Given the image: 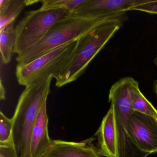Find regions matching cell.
<instances>
[{"mask_svg":"<svg viewBox=\"0 0 157 157\" xmlns=\"http://www.w3.org/2000/svg\"><path fill=\"white\" fill-rule=\"evenodd\" d=\"M128 19L126 13L117 14L79 38L69 61L56 79V86L60 88L78 79Z\"/></svg>","mask_w":157,"mask_h":157,"instance_id":"cell-1","label":"cell"},{"mask_svg":"<svg viewBox=\"0 0 157 157\" xmlns=\"http://www.w3.org/2000/svg\"><path fill=\"white\" fill-rule=\"evenodd\" d=\"M53 77L25 87L18 100L13 117L12 141L17 157H32V130L43 104L47 101Z\"/></svg>","mask_w":157,"mask_h":157,"instance_id":"cell-2","label":"cell"},{"mask_svg":"<svg viewBox=\"0 0 157 157\" xmlns=\"http://www.w3.org/2000/svg\"><path fill=\"white\" fill-rule=\"evenodd\" d=\"M117 14L106 17L84 18L70 13L55 24L40 42L17 56L16 61L20 65L29 64L57 48L79 39Z\"/></svg>","mask_w":157,"mask_h":157,"instance_id":"cell-3","label":"cell"},{"mask_svg":"<svg viewBox=\"0 0 157 157\" xmlns=\"http://www.w3.org/2000/svg\"><path fill=\"white\" fill-rule=\"evenodd\" d=\"M139 86L131 77H125L115 82L110 90L109 101L114 111L117 155V157H147L148 154L140 151L132 142L127 128L128 117L133 112L131 95Z\"/></svg>","mask_w":157,"mask_h":157,"instance_id":"cell-4","label":"cell"},{"mask_svg":"<svg viewBox=\"0 0 157 157\" xmlns=\"http://www.w3.org/2000/svg\"><path fill=\"white\" fill-rule=\"evenodd\" d=\"M78 40L57 48L27 65L18 64L15 73L18 83L26 87L50 77L57 79L73 55Z\"/></svg>","mask_w":157,"mask_h":157,"instance_id":"cell-5","label":"cell"},{"mask_svg":"<svg viewBox=\"0 0 157 157\" xmlns=\"http://www.w3.org/2000/svg\"><path fill=\"white\" fill-rule=\"evenodd\" d=\"M70 13L64 9L40 8L27 12L15 27L13 53L19 56L36 44L55 24Z\"/></svg>","mask_w":157,"mask_h":157,"instance_id":"cell-6","label":"cell"},{"mask_svg":"<svg viewBox=\"0 0 157 157\" xmlns=\"http://www.w3.org/2000/svg\"><path fill=\"white\" fill-rule=\"evenodd\" d=\"M128 135L134 145L146 154L157 152V120L133 111L127 123Z\"/></svg>","mask_w":157,"mask_h":157,"instance_id":"cell-7","label":"cell"},{"mask_svg":"<svg viewBox=\"0 0 157 157\" xmlns=\"http://www.w3.org/2000/svg\"><path fill=\"white\" fill-rule=\"evenodd\" d=\"M152 0H86L71 14L84 18L106 17L130 11Z\"/></svg>","mask_w":157,"mask_h":157,"instance_id":"cell-8","label":"cell"},{"mask_svg":"<svg viewBox=\"0 0 157 157\" xmlns=\"http://www.w3.org/2000/svg\"><path fill=\"white\" fill-rule=\"evenodd\" d=\"M94 137L80 142L52 140L42 157H101L94 146Z\"/></svg>","mask_w":157,"mask_h":157,"instance_id":"cell-9","label":"cell"},{"mask_svg":"<svg viewBox=\"0 0 157 157\" xmlns=\"http://www.w3.org/2000/svg\"><path fill=\"white\" fill-rule=\"evenodd\" d=\"M94 136L97 140L96 147L101 157H117V142L114 111L111 105Z\"/></svg>","mask_w":157,"mask_h":157,"instance_id":"cell-10","label":"cell"},{"mask_svg":"<svg viewBox=\"0 0 157 157\" xmlns=\"http://www.w3.org/2000/svg\"><path fill=\"white\" fill-rule=\"evenodd\" d=\"M47 101L43 104L32 130L31 152L32 157H42L52 142L48 134Z\"/></svg>","mask_w":157,"mask_h":157,"instance_id":"cell-11","label":"cell"},{"mask_svg":"<svg viewBox=\"0 0 157 157\" xmlns=\"http://www.w3.org/2000/svg\"><path fill=\"white\" fill-rule=\"evenodd\" d=\"M38 2H40V1L1 0L0 31L14 22L16 18L25 7Z\"/></svg>","mask_w":157,"mask_h":157,"instance_id":"cell-12","label":"cell"},{"mask_svg":"<svg viewBox=\"0 0 157 157\" xmlns=\"http://www.w3.org/2000/svg\"><path fill=\"white\" fill-rule=\"evenodd\" d=\"M14 25L13 23L0 31V51L4 65L10 63L13 53L16 36Z\"/></svg>","mask_w":157,"mask_h":157,"instance_id":"cell-13","label":"cell"},{"mask_svg":"<svg viewBox=\"0 0 157 157\" xmlns=\"http://www.w3.org/2000/svg\"><path fill=\"white\" fill-rule=\"evenodd\" d=\"M132 107L135 112L151 117L157 120V110L146 98L140 90L136 87L131 95Z\"/></svg>","mask_w":157,"mask_h":157,"instance_id":"cell-14","label":"cell"},{"mask_svg":"<svg viewBox=\"0 0 157 157\" xmlns=\"http://www.w3.org/2000/svg\"><path fill=\"white\" fill-rule=\"evenodd\" d=\"M86 0H44L40 1L43 10L64 9L72 13L77 8L85 2Z\"/></svg>","mask_w":157,"mask_h":157,"instance_id":"cell-15","label":"cell"},{"mask_svg":"<svg viewBox=\"0 0 157 157\" xmlns=\"http://www.w3.org/2000/svg\"><path fill=\"white\" fill-rule=\"evenodd\" d=\"M13 123L11 119L8 118L2 112L0 113V143H12Z\"/></svg>","mask_w":157,"mask_h":157,"instance_id":"cell-16","label":"cell"},{"mask_svg":"<svg viewBox=\"0 0 157 157\" xmlns=\"http://www.w3.org/2000/svg\"><path fill=\"white\" fill-rule=\"evenodd\" d=\"M131 11H138L150 14H157V0H152L151 2L133 7Z\"/></svg>","mask_w":157,"mask_h":157,"instance_id":"cell-17","label":"cell"},{"mask_svg":"<svg viewBox=\"0 0 157 157\" xmlns=\"http://www.w3.org/2000/svg\"><path fill=\"white\" fill-rule=\"evenodd\" d=\"M0 157H17L12 143H0Z\"/></svg>","mask_w":157,"mask_h":157,"instance_id":"cell-18","label":"cell"},{"mask_svg":"<svg viewBox=\"0 0 157 157\" xmlns=\"http://www.w3.org/2000/svg\"><path fill=\"white\" fill-rule=\"evenodd\" d=\"M0 99L1 100H5L6 98V91L5 88L2 84V80H1V83H0Z\"/></svg>","mask_w":157,"mask_h":157,"instance_id":"cell-19","label":"cell"},{"mask_svg":"<svg viewBox=\"0 0 157 157\" xmlns=\"http://www.w3.org/2000/svg\"><path fill=\"white\" fill-rule=\"evenodd\" d=\"M153 90L157 97V80L155 81L153 84Z\"/></svg>","mask_w":157,"mask_h":157,"instance_id":"cell-20","label":"cell"},{"mask_svg":"<svg viewBox=\"0 0 157 157\" xmlns=\"http://www.w3.org/2000/svg\"><path fill=\"white\" fill-rule=\"evenodd\" d=\"M153 62H154V64L157 67V54L156 55V57H155L154 60H153Z\"/></svg>","mask_w":157,"mask_h":157,"instance_id":"cell-21","label":"cell"}]
</instances>
